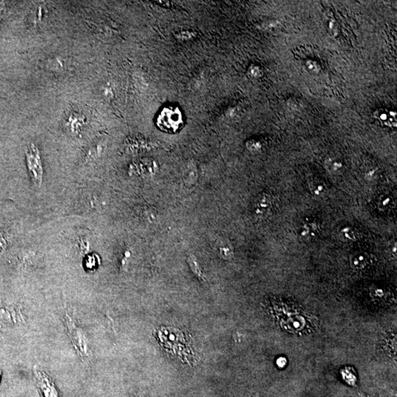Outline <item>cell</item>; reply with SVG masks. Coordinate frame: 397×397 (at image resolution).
I'll return each instance as SVG.
<instances>
[{
	"label": "cell",
	"instance_id": "3",
	"mask_svg": "<svg viewBox=\"0 0 397 397\" xmlns=\"http://www.w3.org/2000/svg\"><path fill=\"white\" fill-rule=\"evenodd\" d=\"M183 115L178 108H165L157 118V124L165 132L175 133L183 126Z\"/></svg>",
	"mask_w": 397,
	"mask_h": 397
},
{
	"label": "cell",
	"instance_id": "16",
	"mask_svg": "<svg viewBox=\"0 0 397 397\" xmlns=\"http://www.w3.org/2000/svg\"><path fill=\"white\" fill-rule=\"evenodd\" d=\"M1 378H2V372L1 371H0V381H1Z\"/></svg>",
	"mask_w": 397,
	"mask_h": 397
},
{
	"label": "cell",
	"instance_id": "9",
	"mask_svg": "<svg viewBox=\"0 0 397 397\" xmlns=\"http://www.w3.org/2000/svg\"><path fill=\"white\" fill-rule=\"evenodd\" d=\"M394 206L393 198L390 195H383L378 201V208L380 211H388Z\"/></svg>",
	"mask_w": 397,
	"mask_h": 397
},
{
	"label": "cell",
	"instance_id": "11",
	"mask_svg": "<svg viewBox=\"0 0 397 397\" xmlns=\"http://www.w3.org/2000/svg\"><path fill=\"white\" fill-rule=\"evenodd\" d=\"M341 236H344L346 239L349 241L355 240V233L351 227H344L341 229Z\"/></svg>",
	"mask_w": 397,
	"mask_h": 397
},
{
	"label": "cell",
	"instance_id": "6",
	"mask_svg": "<svg viewBox=\"0 0 397 397\" xmlns=\"http://www.w3.org/2000/svg\"><path fill=\"white\" fill-rule=\"evenodd\" d=\"M319 224L314 221H305L300 229V236L306 239L315 237L319 234Z\"/></svg>",
	"mask_w": 397,
	"mask_h": 397
},
{
	"label": "cell",
	"instance_id": "15",
	"mask_svg": "<svg viewBox=\"0 0 397 397\" xmlns=\"http://www.w3.org/2000/svg\"><path fill=\"white\" fill-rule=\"evenodd\" d=\"M286 359H285V357H280V358H278V360H277V364L279 367L283 368V367L286 365Z\"/></svg>",
	"mask_w": 397,
	"mask_h": 397
},
{
	"label": "cell",
	"instance_id": "5",
	"mask_svg": "<svg viewBox=\"0 0 397 397\" xmlns=\"http://www.w3.org/2000/svg\"><path fill=\"white\" fill-rule=\"evenodd\" d=\"M370 260V257L366 252H355L351 255L349 261L352 269L355 270H362L367 267Z\"/></svg>",
	"mask_w": 397,
	"mask_h": 397
},
{
	"label": "cell",
	"instance_id": "8",
	"mask_svg": "<svg viewBox=\"0 0 397 397\" xmlns=\"http://www.w3.org/2000/svg\"><path fill=\"white\" fill-rule=\"evenodd\" d=\"M311 193L315 196H321L326 191V185L322 180H312L309 183Z\"/></svg>",
	"mask_w": 397,
	"mask_h": 397
},
{
	"label": "cell",
	"instance_id": "12",
	"mask_svg": "<svg viewBox=\"0 0 397 397\" xmlns=\"http://www.w3.org/2000/svg\"><path fill=\"white\" fill-rule=\"evenodd\" d=\"M307 68L313 73H318L319 71V67L315 61H308L306 63Z\"/></svg>",
	"mask_w": 397,
	"mask_h": 397
},
{
	"label": "cell",
	"instance_id": "1",
	"mask_svg": "<svg viewBox=\"0 0 397 397\" xmlns=\"http://www.w3.org/2000/svg\"><path fill=\"white\" fill-rule=\"evenodd\" d=\"M65 324L70 334L69 336L75 350L83 360L91 358L92 357V352L90 349L89 343L85 333L80 326H78L75 320L72 319L69 313H65Z\"/></svg>",
	"mask_w": 397,
	"mask_h": 397
},
{
	"label": "cell",
	"instance_id": "13",
	"mask_svg": "<svg viewBox=\"0 0 397 397\" xmlns=\"http://www.w3.org/2000/svg\"><path fill=\"white\" fill-rule=\"evenodd\" d=\"M328 28H329V31L330 32H336L337 31H336V29H337V27H336V22L335 21V20H329L328 21V24H327Z\"/></svg>",
	"mask_w": 397,
	"mask_h": 397
},
{
	"label": "cell",
	"instance_id": "7",
	"mask_svg": "<svg viewBox=\"0 0 397 397\" xmlns=\"http://www.w3.org/2000/svg\"><path fill=\"white\" fill-rule=\"evenodd\" d=\"M272 198L269 195H263L261 197L259 198L258 202L257 203V212L260 214L269 212L272 208Z\"/></svg>",
	"mask_w": 397,
	"mask_h": 397
},
{
	"label": "cell",
	"instance_id": "4",
	"mask_svg": "<svg viewBox=\"0 0 397 397\" xmlns=\"http://www.w3.org/2000/svg\"><path fill=\"white\" fill-rule=\"evenodd\" d=\"M34 373L36 384L43 397H60L56 385L46 372L36 366L34 368Z\"/></svg>",
	"mask_w": 397,
	"mask_h": 397
},
{
	"label": "cell",
	"instance_id": "14",
	"mask_svg": "<svg viewBox=\"0 0 397 397\" xmlns=\"http://www.w3.org/2000/svg\"><path fill=\"white\" fill-rule=\"evenodd\" d=\"M96 260H95L94 257H89L88 258V260H86V267L87 268H90V269H93V267H96Z\"/></svg>",
	"mask_w": 397,
	"mask_h": 397
},
{
	"label": "cell",
	"instance_id": "2",
	"mask_svg": "<svg viewBox=\"0 0 397 397\" xmlns=\"http://www.w3.org/2000/svg\"><path fill=\"white\" fill-rule=\"evenodd\" d=\"M26 162L31 180L36 186L40 187L43 181L44 170L40 152L34 144H30L26 151Z\"/></svg>",
	"mask_w": 397,
	"mask_h": 397
},
{
	"label": "cell",
	"instance_id": "10",
	"mask_svg": "<svg viewBox=\"0 0 397 397\" xmlns=\"http://www.w3.org/2000/svg\"><path fill=\"white\" fill-rule=\"evenodd\" d=\"M378 115L377 117L379 118V119L386 125H396V114L395 113L390 112L389 114H386V113L383 112Z\"/></svg>",
	"mask_w": 397,
	"mask_h": 397
}]
</instances>
